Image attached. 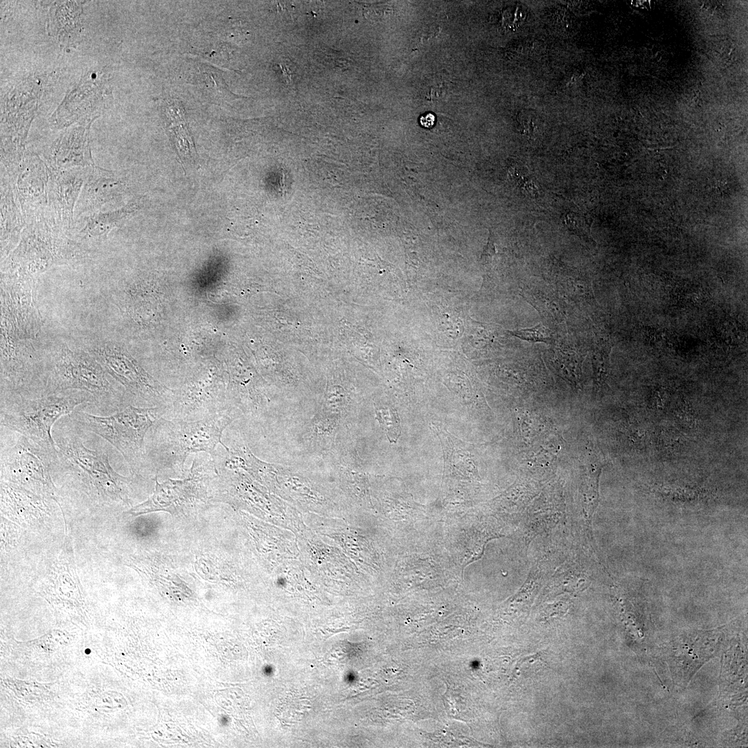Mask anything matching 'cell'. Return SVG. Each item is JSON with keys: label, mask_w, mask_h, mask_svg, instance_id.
<instances>
[{"label": "cell", "mask_w": 748, "mask_h": 748, "mask_svg": "<svg viewBox=\"0 0 748 748\" xmlns=\"http://www.w3.org/2000/svg\"><path fill=\"white\" fill-rule=\"evenodd\" d=\"M85 430L69 415L61 418L53 429L57 448L51 456V473L75 480L81 491L97 502L128 503L132 479L117 473L109 455L103 449L86 447Z\"/></svg>", "instance_id": "cell-1"}, {"label": "cell", "mask_w": 748, "mask_h": 748, "mask_svg": "<svg viewBox=\"0 0 748 748\" xmlns=\"http://www.w3.org/2000/svg\"><path fill=\"white\" fill-rule=\"evenodd\" d=\"M43 364L39 396L69 390L83 391L93 397L91 413L103 416L131 404L87 351L71 349L62 344L43 357Z\"/></svg>", "instance_id": "cell-2"}, {"label": "cell", "mask_w": 748, "mask_h": 748, "mask_svg": "<svg viewBox=\"0 0 748 748\" xmlns=\"http://www.w3.org/2000/svg\"><path fill=\"white\" fill-rule=\"evenodd\" d=\"M235 418L233 410L196 421L160 418L149 430L145 465L151 464L157 470L176 466L183 470L190 454L204 452L214 456L218 444L226 447L222 434Z\"/></svg>", "instance_id": "cell-3"}, {"label": "cell", "mask_w": 748, "mask_h": 748, "mask_svg": "<svg viewBox=\"0 0 748 748\" xmlns=\"http://www.w3.org/2000/svg\"><path fill=\"white\" fill-rule=\"evenodd\" d=\"M93 402L90 394L77 390L34 398L1 393V426L19 433L53 454L57 451L52 435L56 422L79 407L91 413Z\"/></svg>", "instance_id": "cell-4"}, {"label": "cell", "mask_w": 748, "mask_h": 748, "mask_svg": "<svg viewBox=\"0 0 748 748\" xmlns=\"http://www.w3.org/2000/svg\"><path fill=\"white\" fill-rule=\"evenodd\" d=\"M84 246L49 215L26 222L17 247L1 262V274L33 278L51 267L87 256Z\"/></svg>", "instance_id": "cell-5"}, {"label": "cell", "mask_w": 748, "mask_h": 748, "mask_svg": "<svg viewBox=\"0 0 748 748\" xmlns=\"http://www.w3.org/2000/svg\"><path fill=\"white\" fill-rule=\"evenodd\" d=\"M168 406L141 407L129 404L108 416L95 415L78 407L69 416L84 430L114 446L132 472L145 465V439Z\"/></svg>", "instance_id": "cell-6"}, {"label": "cell", "mask_w": 748, "mask_h": 748, "mask_svg": "<svg viewBox=\"0 0 748 748\" xmlns=\"http://www.w3.org/2000/svg\"><path fill=\"white\" fill-rule=\"evenodd\" d=\"M87 350L109 375L126 389L132 405L152 407L170 404L173 393L158 383L118 344L109 341H98L89 344Z\"/></svg>", "instance_id": "cell-7"}, {"label": "cell", "mask_w": 748, "mask_h": 748, "mask_svg": "<svg viewBox=\"0 0 748 748\" xmlns=\"http://www.w3.org/2000/svg\"><path fill=\"white\" fill-rule=\"evenodd\" d=\"M54 454L19 435L13 445L7 448L1 447L0 461L2 481L41 497L56 500V488L52 480L51 468V458Z\"/></svg>", "instance_id": "cell-8"}, {"label": "cell", "mask_w": 748, "mask_h": 748, "mask_svg": "<svg viewBox=\"0 0 748 748\" xmlns=\"http://www.w3.org/2000/svg\"><path fill=\"white\" fill-rule=\"evenodd\" d=\"M215 463V458L210 454L204 458L197 456L188 477L184 479H168L161 483L156 476L152 495L146 501L132 507L127 513L137 516L156 511H165L172 515L183 513L203 498L205 490L202 485L205 480L204 476Z\"/></svg>", "instance_id": "cell-9"}, {"label": "cell", "mask_w": 748, "mask_h": 748, "mask_svg": "<svg viewBox=\"0 0 748 748\" xmlns=\"http://www.w3.org/2000/svg\"><path fill=\"white\" fill-rule=\"evenodd\" d=\"M41 326L33 298V278L1 275V330L25 340L35 338Z\"/></svg>", "instance_id": "cell-10"}, {"label": "cell", "mask_w": 748, "mask_h": 748, "mask_svg": "<svg viewBox=\"0 0 748 748\" xmlns=\"http://www.w3.org/2000/svg\"><path fill=\"white\" fill-rule=\"evenodd\" d=\"M228 409L226 394L216 378L195 381L173 393L165 415L170 420L196 421L220 414ZM165 418V417H164Z\"/></svg>", "instance_id": "cell-11"}, {"label": "cell", "mask_w": 748, "mask_h": 748, "mask_svg": "<svg viewBox=\"0 0 748 748\" xmlns=\"http://www.w3.org/2000/svg\"><path fill=\"white\" fill-rule=\"evenodd\" d=\"M49 177L47 164L36 154H25L12 185L26 222L48 214Z\"/></svg>", "instance_id": "cell-12"}, {"label": "cell", "mask_w": 748, "mask_h": 748, "mask_svg": "<svg viewBox=\"0 0 748 748\" xmlns=\"http://www.w3.org/2000/svg\"><path fill=\"white\" fill-rule=\"evenodd\" d=\"M87 170V168L64 170L50 169L48 213L55 222L69 234L73 224L75 204L85 179Z\"/></svg>", "instance_id": "cell-13"}, {"label": "cell", "mask_w": 748, "mask_h": 748, "mask_svg": "<svg viewBox=\"0 0 748 748\" xmlns=\"http://www.w3.org/2000/svg\"><path fill=\"white\" fill-rule=\"evenodd\" d=\"M125 183L118 175L98 166L87 168L85 179L75 204L74 217L88 216L119 197Z\"/></svg>", "instance_id": "cell-14"}, {"label": "cell", "mask_w": 748, "mask_h": 748, "mask_svg": "<svg viewBox=\"0 0 748 748\" xmlns=\"http://www.w3.org/2000/svg\"><path fill=\"white\" fill-rule=\"evenodd\" d=\"M46 161L53 170L94 166L87 127H75L62 134L51 145Z\"/></svg>", "instance_id": "cell-15"}, {"label": "cell", "mask_w": 748, "mask_h": 748, "mask_svg": "<svg viewBox=\"0 0 748 748\" xmlns=\"http://www.w3.org/2000/svg\"><path fill=\"white\" fill-rule=\"evenodd\" d=\"M26 222L15 199L12 185L1 176V258L3 261L18 244Z\"/></svg>", "instance_id": "cell-16"}, {"label": "cell", "mask_w": 748, "mask_h": 748, "mask_svg": "<svg viewBox=\"0 0 748 748\" xmlns=\"http://www.w3.org/2000/svg\"><path fill=\"white\" fill-rule=\"evenodd\" d=\"M140 201H132L123 207L107 212H96L85 217L81 229L75 233L76 241H98L105 239L115 228L120 226L140 208Z\"/></svg>", "instance_id": "cell-17"}, {"label": "cell", "mask_w": 748, "mask_h": 748, "mask_svg": "<svg viewBox=\"0 0 748 748\" xmlns=\"http://www.w3.org/2000/svg\"><path fill=\"white\" fill-rule=\"evenodd\" d=\"M524 296L546 321L554 323L561 321L564 311L555 296L541 291L525 292Z\"/></svg>", "instance_id": "cell-18"}, {"label": "cell", "mask_w": 748, "mask_h": 748, "mask_svg": "<svg viewBox=\"0 0 748 748\" xmlns=\"http://www.w3.org/2000/svg\"><path fill=\"white\" fill-rule=\"evenodd\" d=\"M375 413L390 441H395L400 435V419L396 411L389 406L375 405Z\"/></svg>", "instance_id": "cell-19"}, {"label": "cell", "mask_w": 748, "mask_h": 748, "mask_svg": "<svg viewBox=\"0 0 748 748\" xmlns=\"http://www.w3.org/2000/svg\"><path fill=\"white\" fill-rule=\"evenodd\" d=\"M510 333L522 340L530 343L553 344L554 341L551 330L541 324L529 328L510 331Z\"/></svg>", "instance_id": "cell-20"}, {"label": "cell", "mask_w": 748, "mask_h": 748, "mask_svg": "<svg viewBox=\"0 0 748 748\" xmlns=\"http://www.w3.org/2000/svg\"><path fill=\"white\" fill-rule=\"evenodd\" d=\"M535 119H536L535 115L528 110H522L519 113L517 120L524 133L533 131L535 127Z\"/></svg>", "instance_id": "cell-21"}, {"label": "cell", "mask_w": 748, "mask_h": 748, "mask_svg": "<svg viewBox=\"0 0 748 748\" xmlns=\"http://www.w3.org/2000/svg\"><path fill=\"white\" fill-rule=\"evenodd\" d=\"M494 253H495L494 243L492 241L491 235H490L489 239H488V244H487V245L486 247V249L484 250V252H483V253L482 255L483 260L486 261L487 262H488L490 260L491 257L494 255Z\"/></svg>", "instance_id": "cell-22"}, {"label": "cell", "mask_w": 748, "mask_h": 748, "mask_svg": "<svg viewBox=\"0 0 748 748\" xmlns=\"http://www.w3.org/2000/svg\"><path fill=\"white\" fill-rule=\"evenodd\" d=\"M420 123L424 127H431L435 123V116L431 113L425 114L420 117Z\"/></svg>", "instance_id": "cell-23"}, {"label": "cell", "mask_w": 748, "mask_h": 748, "mask_svg": "<svg viewBox=\"0 0 748 748\" xmlns=\"http://www.w3.org/2000/svg\"><path fill=\"white\" fill-rule=\"evenodd\" d=\"M227 720H228V718L226 716H223L222 718H220L221 724L222 725H226V724L228 723Z\"/></svg>", "instance_id": "cell-24"}, {"label": "cell", "mask_w": 748, "mask_h": 748, "mask_svg": "<svg viewBox=\"0 0 748 748\" xmlns=\"http://www.w3.org/2000/svg\"><path fill=\"white\" fill-rule=\"evenodd\" d=\"M90 652H90V650H89V649H87V650H85V653H87V654H89Z\"/></svg>", "instance_id": "cell-25"}]
</instances>
